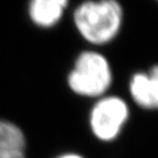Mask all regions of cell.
Listing matches in <instances>:
<instances>
[{"mask_svg":"<svg viewBox=\"0 0 158 158\" xmlns=\"http://www.w3.org/2000/svg\"><path fill=\"white\" fill-rule=\"evenodd\" d=\"M123 21L124 10L118 0H84L73 11V23L78 34L96 46L114 41Z\"/></svg>","mask_w":158,"mask_h":158,"instance_id":"6da1fadb","label":"cell"},{"mask_svg":"<svg viewBox=\"0 0 158 158\" xmlns=\"http://www.w3.org/2000/svg\"><path fill=\"white\" fill-rule=\"evenodd\" d=\"M67 81L69 88L79 96H102L112 82V69L108 58L94 49L79 53Z\"/></svg>","mask_w":158,"mask_h":158,"instance_id":"7a4b0ae2","label":"cell"},{"mask_svg":"<svg viewBox=\"0 0 158 158\" xmlns=\"http://www.w3.org/2000/svg\"><path fill=\"white\" fill-rule=\"evenodd\" d=\"M128 116V108L118 97L100 99L91 111L90 125L94 134L101 141H111L118 135Z\"/></svg>","mask_w":158,"mask_h":158,"instance_id":"3957f363","label":"cell"},{"mask_svg":"<svg viewBox=\"0 0 158 158\" xmlns=\"http://www.w3.org/2000/svg\"><path fill=\"white\" fill-rule=\"evenodd\" d=\"M68 6L69 0H29L27 18L39 29H53L60 23Z\"/></svg>","mask_w":158,"mask_h":158,"instance_id":"277c9868","label":"cell"},{"mask_svg":"<svg viewBox=\"0 0 158 158\" xmlns=\"http://www.w3.org/2000/svg\"><path fill=\"white\" fill-rule=\"evenodd\" d=\"M130 92L142 108L158 109V65L148 73H136L130 82Z\"/></svg>","mask_w":158,"mask_h":158,"instance_id":"5b68a950","label":"cell"},{"mask_svg":"<svg viewBox=\"0 0 158 158\" xmlns=\"http://www.w3.org/2000/svg\"><path fill=\"white\" fill-rule=\"evenodd\" d=\"M22 131L10 122L0 121V158H25Z\"/></svg>","mask_w":158,"mask_h":158,"instance_id":"8992f818","label":"cell"},{"mask_svg":"<svg viewBox=\"0 0 158 158\" xmlns=\"http://www.w3.org/2000/svg\"><path fill=\"white\" fill-rule=\"evenodd\" d=\"M59 158H82V157L79 155H75V154H68V155L62 156V157H59Z\"/></svg>","mask_w":158,"mask_h":158,"instance_id":"52a82bcc","label":"cell"},{"mask_svg":"<svg viewBox=\"0 0 158 158\" xmlns=\"http://www.w3.org/2000/svg\"><path fill=\"white\" fill-rule=\"evenodd\" d=\"M156 1H158V0H156Z\"/></svg>","mask_w":158,"mask_h":158,"instance_id":"ba28073f","label":"cell"}]
</instances>
